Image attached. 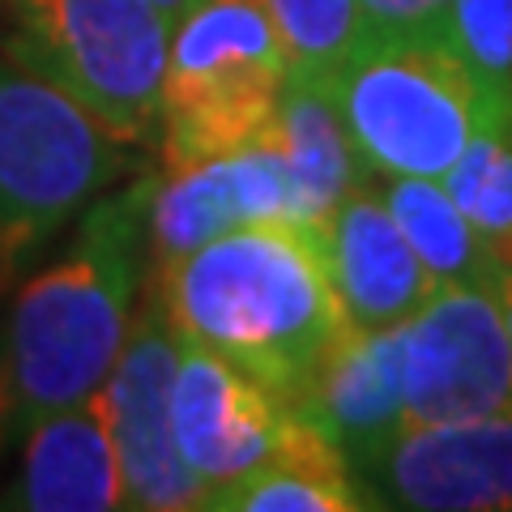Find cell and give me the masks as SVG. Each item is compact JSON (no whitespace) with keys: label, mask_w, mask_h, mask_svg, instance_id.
Wrapping results in <instances>:
<instances>
[{"label":"cell","mask_w":512,"mask_h":512,"mask_svg":"<svg viewBox=\"0 0 512 512\" xmlns=\"http://www.w3.org/2000/svg\"><path fill=\"white\" fill-rule=\"evenodd\" d=\"M150 286L184 338L231 355L286 406L346 325L320 231L295 222L227 231L150 269Z\"/></svg>","instance_id":"cell-2"},{"label":"cell","mask_w":512,"mask_h":512,"mask_svg":"<svg viewBox=\"0 0 512 512\" xmlns=\"http://www.w3.org/2000/svg\"><path fill=\"white\" fill-rule=\"evenodd\" d=\"M214 512H359L372 508L355 466L316 423L291 410L265 466L210 495Z\"/></svg>","instance_id":"cell-16"},{"label":"cell","mask_w":512,"mask_h":512,"mask_svg":"<svg viewBox=\"0 0 512 512\" xmlns=\"http://www.w3.org/2000/svg\"><path fill=\"white\" fill-rule=\"evenodd\" d=\"M269 141L282 150L286 171H291L299 227L320 231L346 192L372 175L350 141V128L333 103L329 82H316V77L286 82L278 116L269 124Z\"/></svg>","instance_id":"cell-15"},{"label":"cell","mask_w":512,"mask_h":512,"mask_svg":"<svg viewBox=\"0 0 512 512\" xmlns=\"http://www.w3.org/2000/svg\"><path fill=\"white\" fill-rule=\"evenodd\" d=\"M333 295L346 325L355 329H397L440 291L427 265L414 256L410 239L389 214L372 175L350 188L342 205L320 227Z\"/></svg>","instance_id":"cell-13"},{"label":"cell","mask_w":512,"mask_h":512,"mask_svg":"<svg viewBox=\"0 0 512 512\" xmlns=\"http://www.w3.org/2000/svg\"><path fill=\"white\" fill-rule=\"evenodd\" d=\"M406 423L512 410V338L491 286H440L402 325Z\"/></svg>","instance_id":"cell-7"},{"label":"cell","mask_w":512,"mask_h":512,"mask_svg":"<svg viewBox=\"0 0 512 512\" xmlns=\"http://www.w3.org/2000/svg\"><path fill=\"white\" fill-rule=\"evenodd\" d=\"M367 35H444L453 0H359Z\"/></svg>","instance_id":"cell-21"},{"label":"cell","mask_w":512,"mask_h":512,"mask_svg":"<svg viewBox=\"0 0 512 512\" xmlns=\"http://www.w3.org/2000/svg\"><path fill=\"white\" fill-rule=\"evenodd\" d=\"M291 82L265 0H192L171 22L158 154L163 171L265 137Z\"/></svg>","instance_id":"cell-3"},{"label":"cell","mask_w":512,"mask_h":512,"mask_svg":"<svg viewBox=\"0 0 512 512\" xmlns=\"http://www.w3.org/2000/svg\"><path fill=\"white\" fill-rule=\"evenodd\" d=\"M9 60L60 86L124 146H154L171 22L150 0H0Z\"/></svg>","instance_id":"cell-5"},{"label":"cell","mask_w":512,"mask_h":512,"mask_svg":"<svg viewBox=\"0 0 512 512\" xmlns=\"http://www.w3.org/2000/svg\"><path fill=\"white\" fill-rule=\"evenodd\" d=\"M444 43L487 94L512 99V0H453Z\"/></svg>","instance_id":"cell-20"},{"label":"cell","mask_w":512,"mask_h":512,"mask_svg":"<svg viewBox=\"0 0 512 512\" xmlns=\"http://www.w3.org/2000/svg\"><path fill=\"white\" fill-rule=\"evenodd\" d=\"M380 197L436 286H491L495 256L448 188L427 175H384Z\"/></svg>","instance_id":"cell-17"},{"label":"cell","mask_w":512,"mask_h":512,"mask_svg":"<svg viewBox=\"0 0 512 512\" xmlns=\"http://www.w3.org/2000/svg\"><path fill=\"white\" fill-rule=\"evenodd\" d=\"M252 222H295L299 201L282 150L265 137L231 154L163 171L150 201V269H167L210 239Z\"/></svg>","instance_id":"cell-11"},{"label":"cell","mask_w":512,"mask_h":512,"mask_svg":"<svg viewBox=\"0 0 512 512\" xmlns=\"http://www.w3.org/2000/svg\"><path fill=\"white\" fill-rule=\"evenodd\" d=\"M5 508L111 512L124 508V470L111 436L107 393L39 414L22 431V461Z\"/></svg>","instance_id":"cell-14"},{"label":"cell","mask_w":512,"mask_h":512,"mask_svg":"<svg viewBox=\"0 0 512 512\" xmlns=\"http://www.w3.org/2000/svg\"><path fill=\"white\" fill-rule=\"evenodd\" d=\"M291 77L329 82L367 39L359 0H265Z\"/></svg>","instance_id":"cell-19"},{"label":"cell","mask_w":512,"mask_h":512,"mask_svg":"<svg viewBox=\"0 0 512 512\" xmlns=\"http://www.w3.org/2000/svg\"><path fill=\"white\" fill-rule=\"evenodd\" d=\"M180 363V329H175L163 299L146 282V299L137 303L120 359L103 384L111 406V436H116L124 470V508L141 512H188L205 508V487L184 466L171 431V380Z\"/></svg>","instance_id":"cell-8"},{"label":"cell","mask_w":512,"mask_h":512,"mask_svg":"<svg viewBox=\"0 0 512 512\" xmlns=\"http://www.w3.org/2000/svg\"><path fill=\"white\" fill-rule=\"evenodd\" d=\"M286 419H291V406L274 389H265L248 367L180 333V363L171 380V431L184 466L205 487V504L274 457Z\"/></svg>","instance_id":"cell-9"},{"label":"cell","mask_w":512,"mask_h":512,"mask_svg":"<svg viewBox=\"0 0 512 512\" xmlns=\"http://www.w3.org/2000/svg\"><path fill=\"white\" fill-rule=\"evenodd\" d=\"M124 171L116 141L60 86L0 64V291Z\"/></svg>","instance_id":"cell-6"},{"label":"cell","mask_w":512,"mask_h":512,"mask_svg":"<svg viewBox=\"0 0 512 512\" xmlns=\"http://www.w3.org/2000/svg\"><path fill=\"white\" fill-rule=\"evenodd\" d=\"M333 103L372 175L444 180L500 103L444 35H367L329 77Z\"/></svg>","instance_id":"cell-4"},{"label":"cell","mask_w":512,"mask_h":512,"mask_svg":"<svg viewBox=\"0 0 512 512\" xmlns=\"http://www.w3.org/2000/svg\"><path fill=\"white\" fill-rule=\"evenodd\" d=\"M150 5H154L158 13H163L167 22H175V18H180V13H184V9L192 5V0H150Z\"/></svg>","instance_id":"cell-23"},{"label":"cell","mask_w":512,"mask_h":512,"mask_svg":"<svg viewBox=\"0 0 512 512\" xmlns=\"http://www.w3.org/2000/svg\"><path fill=\"white\" fill-rule=\"evenodd\" d=\"M491 295H495V303H500L504 329H508V338H512V269H495V278H491Z\"/></svg>","instance_id":"cell-22"},{"label":"cell","mask_w":512,"mask_h":512,"mask_svg":"<svg viewBox=\"0 0 512 512\" xmlns=\"http://www.w3.org/2000/svg\"><path fill=\"white\" fill-rule=\"evenodd\" d=\"M291 410L316 423L346 453L355 474L376 461L406 423V376H402V325L355 329L329 342L308 380L291 397Z\"/></svg>","instance_id":"cell-12"},{"label":"cell","mask_w":512,"mask_h":512,"mask_svg":"<svg viewBox=\"0 0 512 512\" xmlns=\"http://www.w3.org/2000/svg\"><path fill=\"white\" fill-rule=\"evenodd\" d=\"M154 184L158 175H141L137 184L90 201L69 252L22 286L0 367L13 436L39 414L86 402L107 384L137 312Z\"/></svg>","instance_id":"cell-1"},{"label":"cell","mask_w":512,"mask_h":512,"mask_svg":"<svg viewBox=\"0 0 512 512\" xmlns=\"http://www.w3.org/2000/svg\"><path fill=\"white\" fill-rule=\"evenodd\" d=\"M440 184L487 239V248L512 235V99H500L487 111Z\"/></svg>","instance_id":"cell-18"},{"label":"cell","mask_w":512,"mask_h":512,"mask_svg":"<svg viewBox=\"0 0 512 512\" xmlns=\"http://www.w3.org/2000/svg\"><path fill=\"white\" fill-rule=\"evenodd\" d=\"M376 504L414 512H512V410L402 427L359 470Z\"/></svg>","instance_id":"cell-10"}]
</instances>
